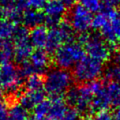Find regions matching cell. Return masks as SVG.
I'll list each match as a JSON object with an SVG mask.
<instances>
[{"label":"cell","mask_w":120,"mask_h":120,"mask_svg":"<svg viewBox=\"0 0 120 120\" xmlns=\"http://www.w3.org/2000/svg\"><path fill=\"white\" fill-rule=\"evenodd\" d=\"M105 86L103 82L96 80L85 83L78 87H72L66 93L65 100L78 113L86 114L91 112V101L94 95Z\"/></svg>","instance_id":"obj_1"},{"label":"cell","mask_w":120,"mask_h":120,"mask_svg":"<svg viewBox=\"0 0 120 120\" xmlns=\"http://www.w3.org/2000/svg\"><path fill=\"white\" fill-rule=\"evenodd\" d=\"M73 76L66 69L53 68L44 79V90L52 97H61L72 88Z\"/></svg>","instance_id":"obj_2"},{"label":"cell","mask_w":120,"mask_h":120,"mask_svg":"<svg viewBox=\"0 0 120 120\" xmlns=\"http://www.w3.org/2000/svg\"><path fill=\"white\" fill-rule=\"evenodd\" d=\"M85 49L82 44L78 41H70L64 43L53 54V61L57 68L62 69L75 67L85 57Z\"/></svg>","instance_id":"obj_3"},{"label":"cell","mask_w":120,"mask_h":120,"mask_svg":"<svg viewBox=\"0 0 120 120\" xmlns=\"http://www.w3.org/2000/svg\"><path fill=\"white\" fill-rule=\"evenodd\" d=\"M79 42L84 45L88 56L105 62L112 57V45L106 42L101 35L90 34L81 35Z\"/></svg>","instance_id":"obj_4"},{"label":"cell","mask_w":120,"mask_h":120,"mask_svg":"<svg viewBox=\"0 0 120 120\" xmlns=\"http://www.w3.org/2000/svg\"><path fill=\"white\" fill-rule=\"evenodd\" d=\"M104 72L103 62L90 56H85L73 68V78L80 83L96 81Z\"/></svg>","instance_id":"obj_5"},{"label":"cell","mask_w":120,"mask_h":120,"mask_svg":"<svg viewBox=\"0 0 120 120\" xmlns=\"http://www.w3.org/2000/svg\"><path fill=\"white\" fill-rule=\"evenodd\" d=\"M50 63L49 53L46 50L35 49L27 61L22 63L19 68L22 77L32 75H41L46 72Z\"/></svg>","instance_id":"obj_6"},{"label":"cell","mask_w":120,"mask_h":120,"mask_svg":"<svg viewBox=\"0 0 120 120\" xmlns=\"http://www.w3.org/2000/svg\"><path fill=\"white\" fill-rule=\"evenodd\" d=\"M22 76L13 64L8 62L0 66V85L9 95H15L20 91Z\"/></svg>","instance_id":"obj_7"},{"label":"cell","mask_w":120,"mask_h":120,"mask_svg":"<svg viewBox=\"0 0 120 120\" xmlns=\"http://www.w3.org/2000/svg\"><path fill=\"white\" fill-rule=\"evenodd\" d=\"M91 12L81 4L73 6L69 12L68 22L73 30L80 35H85L91 27L92 24Z\"/></svg>","instance_id":"obj_8"},{"label":"cell","mask_w":120,"mask_h":120,"mask_svg":"<svg viewBox=\"0 0 120 120\" xmlns=\"http://www.w3.org/2000/svg\"><path fill=\"white\" fill-rule=\"evenodd\" d=\"M14 59L22 64L30 58L34 52V47L30 41V38L14 41Z\"/></svg>","instance_id":"obj_9"},{"label":"cell","mask_w":120,"mask_h":120,"mask_svg":"<svg viewBox=\"0 0 120 120\" xmlns=\"http://www.w3.org/2000/svg\"><path fill=\"white\" fill-rule=\"evenodd\" d=\"M45 100V90H26L21 94L19 103L26 109H32L37 105Z\"/></svg>","instance_id":"obj_10"},{"label":"cell","mask_w":120,"mask_h":120,"mask_svg":"<svg viewBox=\"0 0 120 120\" xmlns=\"http://www.w3.org/2000/svg\"><path fill=\"white\" fill-rule=\"evenodd\" d=\"M64 43H66L65 39L58 26L49 30L48 38L45 47L49 53H54Z\"/></svg>","instance_id":"obj_11"},{"label":"cell","mask_w":120,"mask_h":120,"mask_svg":"<svg viewBox=\"0 0 120 120\" xmlns=\"http://www.w3.org/2000/svg\"><path fill=\"white\" fill-rule=\"evenodd\" d=\"M111 105L108 93H107L106 86H104L98 92L94 95L91 101V112L99 113L102 111H107Z\"/></svg>","instance_id":"obj_12"},{"label":"cell","mask_w":120,"mask_h":120,"mask_svg":"<svg viewBox=\"0 0 120 120\" xmlns=\"http://www.w3.org/2000/svg\"><path fill=\"white\" fill-rule=\"evenodd\" d=\"M68 109L67 102L62 97H52L48 118L51 120H62Z\"/></svg>","instance_id":"obj_13"},{"label":"cell","mask_w":120,"mask_h":120,"mask_svg":"<svg viewBox=\"0 0 120 120\" xmlns=\"http://www.w3.org/2000/svg\"><path fill=\"white\" fill-rule=\"evenodd\" d=\"M45 15L38 10L33 9H27L23 12L22 15V22L23 23L24 26L27 28H35L39 26H42L45 23Z\"/></svg>","instance_id":"obj_14"},{"label":"cell","mask_w":120,"mask_h":120,"mask_svg":"<svg viewBox=\"0 0 120 120\" xmlns=\"http://www.w3.org/2000/svg\"><path fill=\"white\" fill-rule=\"evenodd\" d=\"M49 30L44 26H39L31 30L30 32V41L34 48L42 49L45 47L48 38Z\"/></svg>","instance_id":"obj_15"},{"label":"cell","mask_w":120,"mask_h":120,"mask_svg":"<svg viewBox=\"0 0 120 120\" xmlns=\"http://www.w3.org/2000/svg\"><path fill=\"white\" fill-rule=\"evenodd\" d=\"M66 9L67 7L64 5L62 0H48L44 10L45 17L62 20L66 12Z\"/></svg>","instance_id":"obj_16"},{"label":"cell","mask_w":120,"mask_h":120,"mask_svg":"<svg viewBox=\"0 0 120 120\" xmlns=\"http://www.w3.org/2000/svg\"><path fill=\"white\" fill-rule=\"evenodd\" d=\"M105 77L111 82H120V53L112 57V63L105 70Z\"/></svg>","instance_id":"obj_17"},{"label":"cell","mask_w":120,"mask_h":120,"mask_svg":"<svg viewBox=\"0 0 120 120\" xmlns=\"http://www.w3.org/2000/svg\"><path fill=\"white\" fill-rule=\"evenodd\" d=\"M17 28V24L8 19H0V40H9L12 39Z\"/></svg>","instance_id":"obj_18"},{"label":"cell","mask_w":120,"mask_h":120,"mask_svg":"<svg viewBox=\"0 0 120 120\" xmlns=\"http://www.w3.org/2000/svg\"><path fill=\"white\" fill-rule=\"evenodd\" d=\"M28 109L20 103L13 104L8 108V120H28Z\"/></svg>","instance_id":"obj_19"},{"label":"cell","mask_w":120,"mask_h":120,"mask_svg":"<svg viewBox=\"0 0 120 120\" xmlns=\"http://www.w3.org/2000/svg\"><path fill=\"white\" fill-rule=\"evenodd\" d=\"M107 93L109 98L111 105L118 107L120 106V83L118 82H110L106 86Z\"/></svg>","instance_id":"obj_20"},{"label":"cell","mask_w":120,"mask_h":120,"mask_svg":"<svg viewBox=\"0 0 120 120\" xmlns=\"http://www.w3.org/2000/svg\"><path fill=\"white\" fill-rule=\"evenodd\" d=\"M50 109V100H44L33 109V116L35 119L48 118Z\"/></svg>","instance_id":"obj_21"},{"label":"cell","mask_w":120,"mask_h":120,"mask_svg":"<svg viewBox=\"0 0 120 120\" xmlns=\"http://www.w3.org/2000/svg\"><path fill=\"white\" fill-rule=\"evenodd\" d=\"M26 87L27 90H44V79L41 75H32L27 77L26 81Z\"/></svg>","instance_id":"obj_22"},{"label":"cell","mask_w":120,"mask_h":120,"mask_svg":"<svg viewBox=\"0 0 120 120\" xmlns=\"http://www.w3.org/2000/svg\"><path fill=\"white\" fill-rule=\"evenodd\" d=\"M105 14L108 15L110 25H111L112 29H113V32H114L117 40H120V12L119 11L113 10L109 12V13Z\"/></svg>","instance_id":"obj_23"},{"label":"cell","mask_w":120,"mask_h":120,"mask_svg":"<svg viewBox=\"0 0 120 120\" xmlns=\"http://www.w3.org/2000/svg\"><path fill=\"white\" fill-rule=\"evenodd\" d=\"M100 31V35H101V36L104 38V40L106 42H108L110 45L113 46V45L116 43L118 40H117L114 32H113V29H112L109 21L108 23H107Z\"/></svg>","instance_id":"obj_24"},{"label":"cell","mask_w":120,"mask_h":120,"mask_svg":"<svg viewBox=\"0 0 120 120\" xmlns=\"http://www.w3.org/2000/svg\"><path fill=\"white\" fill-rule=\"evenodd\" d=\"M109 19L107 14H105V12H98L97 14H95L93 17L92 19V24L91 27L95 30H100L107 23L109 22Z\"/></svg>","instance_id":"obj_25"},{"label":"cell","mask_w":120,"mask_h":120,"mask_svg":"<svg viewBox=\"0 0 120 120\" xmlns=\"http://www.w3.org/2000/svg\"><path fill=\"white\" fill-rule=\"evenodd\" d=\"M22 15H23V12H21L19 9H17L15 6L5 9V13H4V17L16 23L17 25L19 22H22Z\"/></svg>","instance_id":"obj_26"},{"label":"cell","mask_w":120,"mask_h":120,"mask_svg":"<svg viewBox=\"0 0 120 120\" xmlns=\"http://www.w3.org/2000/svg\"><path fill=\"white\" fill-rule=\"evenodd\" d=\"M80 4L89 12H97L101 10V0H80Z\"/></svg>","instance_id":"obj_27"},{"label":"cell","mask_w":120,"mask_h":120,"mask_svg":"<svg viewBox=\"0 0 120 120\" xmlns=\"http://www.w3.org/2000/svg\"><path fill=\"white\" fill-rule=\"evenodd\" d=\"M101 12L109 13L120 5V0H101Z\"/></svg>","instance_id":"obj_28"},{"label":"cell","mask_w":120,"mask_h":120,"mask_svg":"<svg viewBox=\"0 0 120 120\" xmlns=\"http://www.w3.org/2000/svg\"><path fill=\"white\" fill-rule=\"evenodd\" d=\"M48 0H26V4L29 9L40 11L44 9Z\"/></svg>","instance_id":"obj_29"},{"label":"cell","mask_w":120,"mask_h":120,"mask_svg":"<svg viewBox=\"0 0 120 120\" xmlns=\"http://www.w3.org/2000/svg\"><path fill=\"white\" fill-rule=\"evenodd\" d=\"M80 113L75 109H68L63 117L62 120H80Z\"/></svg>","instance_id":"obj_30"},{"label":"cell","mask_w":120,"mask_h":120,"mask_svg":"<svg viewBox=\"0 0 120 120\" xmlns=\"http://www.w3.org/2000/svg\"><path fill=\"white\" fill-rule=\"evenodd\" d=\"M91 120H113V115L108 111H102L96 113L91 118Z\"/></svg>","instance_id":"obj_31"},{"label":"cell","mask_w":120,"mask_h":120,"mask_svg":"<svg viewBox=\"0 0 120 120\" xmlns=\"http://www.w3.org/2000/svg\"><path fill=\"white\" fill-rule=\"evenodd\" d=\"M8 108L6 104L0 101V120H8Z\"/></svg>","instance_id":"obj_32"},{"label":"cell","mask_w":120,"mask_h":120,"mask_svg":"<svg viewBox=\"0 0 120 120\" xmlns=\"http://www.w3.org/2000/svg\"><path fill=\"white\" fill-rule=\"evenodd\" d=\"M17 0H0V4L5 9L12 8L16 5Z\"/></svg>","instance_id":"obj_33"},{"label":"cell","mask_w":120,"mask_h":120,"mask_svg":"<svg viewBox=\"0 0 120 120\" xmlns=\"http://www.w3.org/2000/svg\"><path fill=\"white\" fill-rule=\"evenodd\" d=\"M112 115H113V120H120V106L115 109L114 112Z\"/></svg>","instance_id":"obj_34"},{"label":"cell","mask_w":120,"mask_h":120,"mask_svg":"<svg viewBox=\"0 0 120 120\" xmlns=\"http://www.w3.org/2000/svg\"><path fill=\"white\" fill-rule=\"evenodd\" d=\"M62 1L67 8H72L74 5V3H75V0H62Z\"/></svg>","instance_id":"obj_35"},{"label":"cell","mask_w":120,"mask_h":120,"mask_svg":"<svg viewBox=\"0 0 120 120\" xmlns=\"http://www.w3.org/2000/svg\"><path fill=\"white\" fill-rule=\"evenodd\" d=\"M4 13H5V8L0 4V19H2V17L4 16Z\"/></svg>","instance_id":"obj_36"},{"label":"cell","mask_w":120,"mask_h":120,"mask_svg":"<svg viewBox=\"0 0 120 120\" xmlns=\"http://www.w3.org/2000/svg\"><path fill=\"white\" fill-rule=\"evenodd\" d=\"M3 95H4V94H3V89H2V86H1V85H0V101H2Z\"/></svg>","instance_id":"obj_37"},{"label":"cell","mask_w":120,"mask_h":120,"mask_svg":"<svg viewBox=\"0 0 120 120\" xmlns=\"http://www.w3.org/2000/svg\"><path fill=\"white\" fill-rule=\"evenodd\" d=\"M34 120H51V119H49V118H40V119H35L34 118Z\"/></svg>","instance_id":"obj_38"}]
</instances>
